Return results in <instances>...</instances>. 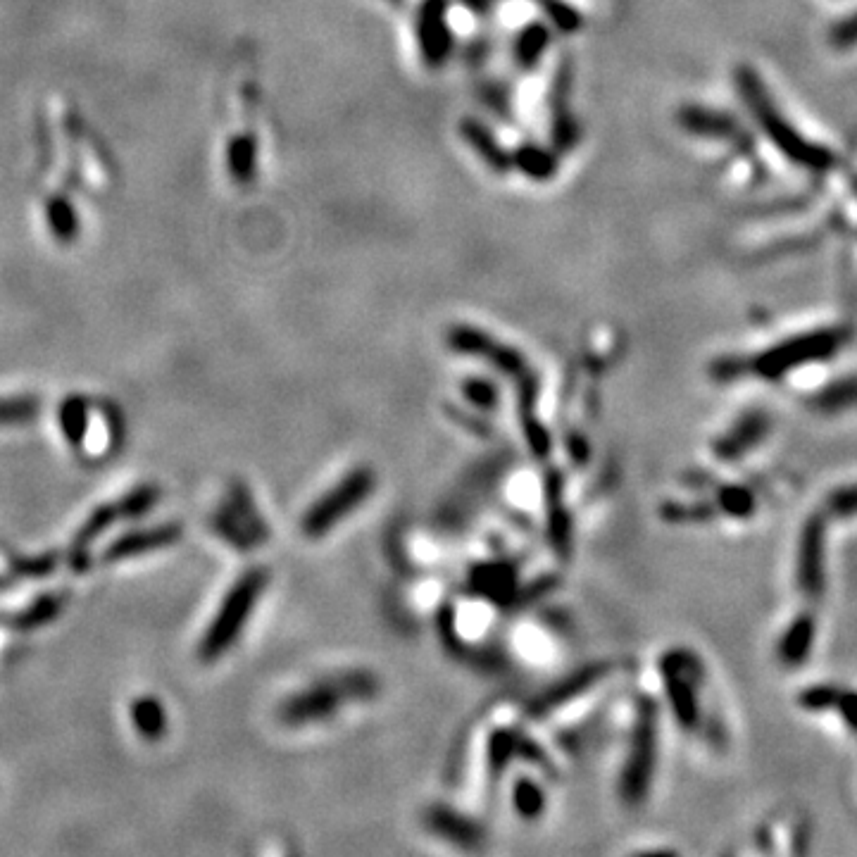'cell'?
I'll list each match as a JSON object with an SVG mask.
<instances>
[{"instance_id":"cell-10","label":"cell","mask_w":857,"mask_h":857,"mask_svg":"<svg viewBox=\"0 0 857 857\" xmlns=\"http://www.w3.org/2000/svg\"><path fill=\"white\" fill-rule=\"evenodd\" d=\"M181 536H184V527H181L179 522H167L150 529L129 531V534H122L120 539H115L105 548L103 562H122L129 558H139V555H146L150 550L174 546Z\"/></svg>"},{"instance_id":"cell-8","label":"cell","mask_w":857,"mask_h":857,"mask_svg":"<svg viewBox=\"0 0 857 857\" xmlns=\"http://www.w3.org/2000/svg\"><path fill=\"white\" fill-rule=\"evenodd\" d=\"M448 0H424L417 10L415 34L424 65L439 70L453 53V31L448 24Z\"/></svg>"},{"instance_id":"cell-16","label":"cell","mask_w":857,"mask_h":857,"mask_svg":"<svg viewBox=\"0 0 857 857\" xmlns=\"http://www.w3.org/2000/svg\"><path fill=\"white\" fill-rule=\"evenodd\" d=\"M131 722L136 731L148 741H158L167 731V715L158 698L141 696L131 703Z\"/></svg>"},{"instance_id":"cell-9","label":"cell","mask_w":857,"mask_h":857,"mask_svg":"<svg viewBox=\"0 0 857 857\" xmlns=\"http://www.w3.org/2000/svg\"><path fill=\"white\" fill-rule=\"evenodd\" d=\"M448 346L458 353L477 355V358L489 360L500 372L512 374V377H524L527 374V360L515 348L505 343L493 341L486 331L474 327H455L448 334Z\"/></svg>"},{"instance_id":"cell-6","label":"cell","mask_w":857,"mask_h":857,"mask_svg":"<svg viewBox=\"0 0 857 857\" xmlns=\"http://www.w3.org/2000/svg\"><path fill=\"white\" fill-rule=\"evenodd\" d=\"M655 708L653 703H641L638 710V719L634 734H631V750L627 758V767L622 774V798L629 805L641 803L646 796L650 777H653L655 767V743H658V734H655Z\"/></svg>"},{"instance_id":"cell-22","label":"cell","mask_w":857,"mask_h":857,"mask_svg":"<svg viewBox=\"0 0 857 857\" xmlns=\"http://www.w3.org/2000/svg\"><path fill=\"white\" fill-rule=\"evenodd\" d=\"M39 400L31 396L22 398H0V427H12V424L31 422L39 412Z\"/></svg>"},{"instance_id":"cell-11","label":"cell","mask_w":857,"mask_h":857,"mask_svg":"<svg viewBox=\"0 0 857 857\" xmlns=\"http://www.w3.org/2000/svg\"><path fill=\"white\" fill-rule=\"evenodd\" d=\"M569 84H572V74H569L567 65H562L553 89L555 100H553V122H550V141H553V150L558 155L572 150L581 139L577 117H574V112L567 108Z\"/></svg>"},{"instance_id":"cell-20","label":"cell","mask_w":857,"mask_h":857,"mask_svg":"<svg viewBox=\"0 0 857 857\" xmlns=\"http://www.w3.org/2000/svg\"><path fill=\"white\" fill-rule=\"evenodd\" d=\"M60 605L62 600L58 596H41L39 600H34V603L29 605V608H24L17 612V615L8 617L10 627L17 631H31V629H39L41 624H48L50 619H55L60 615Z\"/></svg>"},{"instance_id":"cell-32","label":"cell","mask_w":857,"mask_h":857,"mask_svg":"<svg viewBox=\"0 0 857 857\" xmlns=\"http://www.w3.org/2000/svg\"><path fill=\"white\" fill-rule=\"evenodd\" d=\"M386 3H389V5H393V8H403V5H405V0H386Z\"/></svg>"},{"instance_id":"cell-27","label":"cell","mask_w":857,"mask_h":857,"mask_svg":"<svg viewBox=\"0 0 857 857\" xmlns=\"http://www.w3.org/2000/svg\"><path fill=\"white\" fill-rule=\"evenodd\" d=\"M481 100H484V105L489 110L496 112L498 117H503V120H508L510 117V91L505 89L503 84H486L484 89H481Z\"/></svg>"},{"instance_id":"cell-31","label":"cell","mask_w":857,"mask_h":857,"mask_svg":"<svg viewBox=\"0 0 857 857\" xmlns=\"http://www.w3.org/2000/svg\"><path fill=\"white\" fill-rule=\"evenodd\" d=\"M838 703H841L843 715H846V722L857 731V693H848V696L836 698Z\"/></svg>"},{"instance_id":"cell-30","label":"cell","mask_w":857,"mask_h":857,"mask_svg":"<svg viewBox=\"0 0 857 857\" xmlns=\"http://www.w3.org/2000/svg\"><path fill=\"white\" fill-rule=\"evenodd\" d=\"M831 508L841 512V515H853V512H857V484L850 486V489L838 491L836 496L831 498Z\"/></svg>"},{"instance_id":"cell-14","label":"cell","mask_w":857,"mask_h":857,"mask_svg":"<svg viewBox=\"0 0 857 857\" xmlns=\"http://www.w3.org/2000/svg\"><path fill=\"white\" fill-rule=\"evenodd\" d=\"M512 165H515L524 177L534 181H548L558 172V153L536 146V143H524V146L515 150Z\"/></svg>"},{"instance_id":"cell-25","label":"cell","mask_w":857,"mask_h":857,"mask_svg":"<svg viewBox=\"0 0 857 857\" xmlns=\"http://www.w3.org/2000/svg\"><path fill=\"white\" fill-rule=\"evenodd\" d=\"M539 3L560 31H577L581 27V15L569 5L560 3V0H539Z\"/></svg>"},{"instance_id":"cell-24","label":"cell","mask_w":857,"mask_h":857,"mask_svg":"<svg viewBox=\"0 0 857 857\" xmlns=\"http://www.w3.org/2000/svg\"><path fill=\"white\" fill-rule=\"evenodd\" d=\"M55 565H58V555L48 553V555H39V558H12L10 569L15 574H20V577H48L50 572H53Z\"/></svg>"},{"instance_id":"cell-2","label":"cell","mask_w":857,"mask_h":857,"mask_svg":"<svg viewBox=\"0 0 857 857\" xmlns=\"http://www.w3.org/2000/svg\"><path fill=\"white\" fill-rule=\"evenodd\" d=\"M267 584H270V572L262 567H253L241 574L239 581L231 586L227 598L222 600L220 610H217L215 619H212L208 631H205L203 641H200V660L212 662L222 658V655L234 646L250 615H253L255 605H258Z\"/></svg>"},{"instance_id":"cell-4","label":"cell","mask_w":857,"mask_h":857,"mask_svg":"<svg viewBox=\"0 0 857 857\" xmlns=\"http://www.w3.org/2000/svg\"><path fill=\"white\" fill-rule=\"evenodd\" d=\"M158 500H160L158 486L143 484L139 489L127 493L122 500H117V503H105L93 510L89 519L81 524L79 534L74 536L72 553H70L74 572H86V569H89L91 565L89 546L98 539L100 534H103L105 529L112 527V524L122 522V519H134V517L146 515L148 510H153L155 505H158Z\"/></svg>"},{"instance_id":"cell-23","label":"cell","mask_w":857,"mask_h":857,"mask_svg":"<svg viewBox=\"0 0 857 857\" xmlns=\"http://www.w3.org/2000/svg\"><path fill=\"white\" fill-rule=\"evenodd\" d=\"M600 674H603V672H600V669H588V672H581L574 679H567L565 684H560V688H555L553 693H548V696L541 700V710L555 708V705H558V703H565L567 698L577 696V693H581V691H584V688L591 686L593 681H598Z\"/></svg>"},{"instance_id":"cell-5","label":"cell","mask_w":857,"mask_h":857,"mask_svg":"<svg viewBox=\"0 0 857 857\" xmlns=\"http://www.w3.org/2000/svg\"><path fill=\"white\" fill-rule=\"evenodd\" d=\"M374 484V472L367 467H358L348 474L346 479H341L339 484L331 489L327 496L317 500L312 508L305 512L303 517V531L310 539H319L327 531H331L341 519H346L350 512L360 508L365 500L372 496Z\"/></svg>"},{"instance_id":"cell-15","label":"cell","mask_w":857,"mask_h":857,"mask_svg":"<svg viewBox=\"0 0 857 857\" xmlns=\"http://www.w3.org/2000/svg\"><path fill=\"white\" fill-rule=\"evenodd\" d=\"M550 46V31L546 24H529V27H524L517 34L515 46H512V55H515V62L519 67H522L524 72L534 70L536 65H539L543 53H546Z\"/></svg>"},{"instance_id":"cell-12","label":"cell","mask_w":857,"mask_h":857,"mask_svg":"<svg viewBox=\"0 0 857 857\" xmlns=\"http://www.w3.org/2000/svg\"><path fill=\"white\" fill-rule=\"evenodd\" d=\"M679 124L688 134L703 136V139L731 141L738 136V124L727 112L703 108V105H686L679 110Z\"/></svg>"},{"instance_id":"cell-1","label":"cell","mask_w":857,"mask_h":857,"mask_svg":"<svg viewBox=\"0 0 857 857\" xmlns=\"http://www.w3.org/2000/svg\"><path fill=\"white\" fill-rule=\"evenodd\" d=\"M736 84L738 91H741V98L746 100L753 117L758 120L760 127L765 129L769 141H772L786 158L798 162V165L810 167V170H827L831 165L829 150L805 141L803 136L786 122V117L779 115V110L774 108L765 86L760 84L758 74L748 70V67H741V70L736 72Z\"/></svg>"},{"instance_id":"cell-26","label":"cell","mask_w":857,"mask_h":857,"mask_svg":"<svg viewBox=\"0 0 857 857\" xmlns=\"http://www.w3.org/2000/svg\"><path fill=\"white\" fill-rule=\"evenodd\" d=\"M48 217H50V224H53V231L60 236V239H72L74 231H77V217H74L72 208L65 203V200H53V203H50Z\"/></svg>"},{"instance_id":"cell-28","label":"cell","mask_w":857,"mask_h":857,"mask_svg":"<svg viewBox=\"0 0 857 857\" xmlns=\"http://www.w3.org/2000/svg\"><path fill=\"white\" fill-rule=\"evenodd\" d=\"M831 43H834L836 48L855 46L857 43V12H853L848 20L836 24L834 31H831Z\"/></svg>"},{"instance_id":"cell-7","label":"cell","mask_w":857,"mask_h":857,"mask_svg":"<svg viewBox=\"0 0 857 857\" xmlns=\"http://www.w3.org/2000/svg\"><path fill=\"white\" fill-rule=\"evenodd\" d=\"M841 341L843 334L836 329L812 331V334L796 336V339L767 350L765 355H760V358L753 362V367L755 372L765 374V377H781V374L791 372V369L808 365L810 360L827 358V355H831L841 346Z\"/></svg>"},{"instance_id":"cell-13","label":"cell","mask_w":857,"mask_h":857,"mask_svg":"<svg viewBox=\"0 0 857 857\" xmlns=\"http://www.w3.org/2000/svg\"><path fill=\"white\" fill-rule=\"evenodd\" d=\"M460 134H462V139L467 141V146L472 148L474 153H477L479 158L484 160L493 172H498V174L510 172V167H512L510 153L503 146H500L496 134H493V131L486 127L484 122L474 120V117H465V120L460 122Z\"/></svg>"},{"instance_id":"cell-17","label":"cell","mask_w":857,"mask_h":857,"mask_svg":"<svg viewBox=\"0 0 857 857\" xmlns=\"http://www.w3.org/2000/svg\"><path fill=\"white\" fill-rule=\"evenodd\" d=\"M229 172L239 184H250L255 179V170H258V146L250 134L236 136L229 143Z\"/></svg>"},{"instance_id":"cell-29","label":"cell","mask_w":857,"mask_h":857,"mask_svg":"<svg viewBox=\"0 0 857 857\" xmlns=\"http://www.w3.org/2000/svg\"><path fill=\"white\" fill-rule=\"evenodd\" d=\"M465 391L474 403H481V405H493V398H496V389H493L489 381L484 379H469Z\"/></svg>"},{"instance_id":"cell-19","label":"cell","mask_w":857,"mask_h":857,"mask_svg":"<svg viewBox=\"0 0 857 857\" xmlns=\"http://www.w3.org/2000/svg\"><path fill=\"white\" fill-rule=\"evenodd\" d=\"M800 577L808 593H817V584L822 586V529L810 527L803 541L800 555Z\"/></svg>"},{"instance_id":"cell-18","label":"cell","mask_w":857,"mask_h":857,"mask_svg":"<svg viewBox=\"0 0 857 857\" xmlns=\"http://www.w3.org/2000/svg\"><path fill=\"white\" fill-rule=\"evenodd\" d=\"M60 429L72 448L84 446L89 431V405L84 398L72 396L60 405Z\"/></svg>"},{"instance_id":"cell-21","label":"cell","mask_w":857,"mask_h":857,"mask_svg":"<svg viewBox=\"0 0 857 857\" xmlns=\"http://www.w3.org/2000/svg\"><path fill=\"white\" fill-rule=\"evenodd\" d=\"M812 646V622L810 619H798L791 629L786 631L784 641H781V658L788 662L805 660Z\"/></svg>"},{"instance_id":"cell-3","label":"cell","mask_w":857,"mask_h":857,"mask_svg":"<svg viewBox=\"0 0 857 857\" xmlns=\"http://www.w3.org/2000/svg\"><path fill=\"white\" fill-rule=\"evenodd\" d=\"M374 688H377V681L365 672L336 674V677L317 681L308 691H300L298 696L286 700L284 708H281V719L289 724L315 722V719L334 715L350 700L372 696Z\"/></svg>"}]
</instances>
